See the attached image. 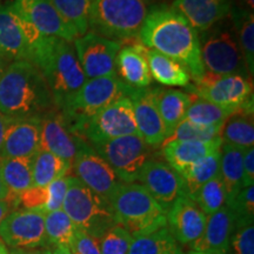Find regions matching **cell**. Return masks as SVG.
Wrapping results in <instances>:
<instances>
[{
	"mask_svg": "<svg viewBox=\"0 0 254 254\" xmlns=\"http://www.w3.org/2000/svg\"><path fill=\"white\" fill-rule=\"evenodd\" d=\"M221 139L214 141L173 140L161 145V153L167 164L182 176L196 161L221 147Z\"/></svg>",
	"mask_w": 254,
	"mask_h": 254,
	"instance_id": "obj_25",
	"label": "cell"
},
{
	"mask_svg": "<svg viewBox=\"0 0 254 254\" xmlns=\"http://www.w3.org/2000/svg\"><path fill=\"white\" fill-rule=\"evenodd\" d=\"M77 230L74 222L63 209L45 213V234L49 245L68 247Z\"/></svg>",
	"mask_w": 254,
	"mask_h": 254,
	"instance_id": "obj_36",
	"label": "cell"
},
{
	"mask_svg": "<svg viewBox=\"0 0 254 254\" xmlns=\"http://www.w3.org/2000/svg\"><path fill=\"white\" fill-rule=\"evenodd\" d=\"M57 109L46 80L34 64L11 63L0 77V113L11 120L43 118Z\"/></svg>",
	"mask_w": 254,
	"mask_h": 254,
	"instance_id": "obj_2",
	"label": "cell"
},
{
	"mask_svg": "<svg viewBox=\"0 0 254 254\" xmlns=\"http://www.w3.org/2000/svg\"><path fill=\"white\" fill-rule=\"evenodd\" d=\"M146 57L152 78L159 84L165 86H189L190 75L182 64L151 49H147Z\"/></svg>",
	"mask_w": 254,
	"mask_h": 254,
	"instance_id": "obj_28",
	"label": "cell"
},
{
	"mask_svg": "<svg viewBox=\"0 0 254 254\" xmlns=\"http://www.w3.org/2000/svg\"><path fill=\"white\" fill-rule=\"evenodd\" d=\"M9 120L11 119L6 118V117H4L1 113H0V152H1L2 142H4L5 133H6V129H7Z\"/></svg>",
	"mask_w": 254,
	"mask_h": 254,
	"instance_id": "obj_49",
	"label": "cell"
},
{
	"mask_svg": "<svg viewBox=\"0 0 254 254\" xmlns=\"http://www.w3.org/2000/svg\"><path fill=\"white\" fill-rule=\"evenodd\" d=\"M207 215L187 195L176 200L166 213V226L177 243L193 246L205 230Z\"/></svg>",
	"mask_w": 254,
	"mask_h": 254,
	"instance_id": "obj_19",
	"label": "cell"
},
{
	"mask_svg": "<svg viewBox=\"0 0 254 254\" xmlns=\"http://www.w3.org/2000/svg\"><path fill=\"white\" fill-rule=\"evenodd\" d=\"M32 158H5L0 160V174L11 194L19 195L33 186Z\"/></svg>",
	"mask_w": 254,
	"mask_h": 254,
	"instance_id": "obj_31",
	"label": "cell"
},
{
	"mask_svg": "<svg viewBox=\"0 0 254 254\" xmlns=\"http://www.w3.org/2000/svg\"><path fill=\"white\" fill-rule=\"evenodd\" d=\"M227 254H254V222L252 218L237 219Z\"/></svg>",
	"mask_w": 254,
	"mask_h": 254,
	"instance_id": "obj_40",
	"label": "cell"
},
{
	"mask_svg": "<svg viewBox=\"0 0 254 254\" xmlns=\"http://www.w3.org/2000/svg\"><path fill=\"white\" fill-rule=\"evenodd\" d=\"M245 148L222 142L220 147L219 177L226 192V204L236 196L243 186V160Z\"/></svg>",
	"mask_w": 254,
	"mask_h": 254,
	"instance_id": "obj_27",
	"label": "cell"
},
{
	"mask_svg": "<svg viewBox=\"0 0 254 254\" xmlns=\"http://www.w3.org/2000/svg\"><path fill=\"white\" fill-rule=\"evenodd\" d=\"M91 147L112 167L123 183L138 180L141 170L153 158V148L139 134L125 135Z\"/></svg>",
	"mask_w": 254,
	"mask_h": 254,
	"instance_id": "obj_9",
	"label": "cell"
},
{
	"mask_svg": "<svg viewBox=\"0 0 254 254\" xmlns=\"http://www.w3.org/2000/svg\"><path fill=\"white\" fill-rule=\"evenodd\" d=\"M237 219L236 213L227 205L222 206L213 214L207 215L204 233L192 246V250L227 254Z\"/></svg>",
	"mask_w": 254,
	"mask_h": 254,
	"instance_id": "obj_23",
	"label": "cell"
},
{
	"mask_svg": "<svg viewBox=\"0 0 254 254\" xmlns=\"http://www.w3.org/2000/svg\"><path fill=\"white\" fill-rule=\"evenodd\" d=\"M206 215L213 214L226 204V192L220 177H215L202 185L190 196Z\"/></svg>",
	"mask_w": 254,
	"mask_h": 254,
	"instance_id": "obj_38",
	"label": "cell"
},
{
	"mask_svg": "<svg viewBox=\"0 0 254 254\" xmlns=\"http://www.w3.org/2000/svg\"><path fill=\"white\" fill-rule=\"evenodd\" d=\"M40 134L39 118L9 120L0 160L5 158H32L40 150Z\"/></svg>",
	"mask_w": 254,
	"mask_h": 254,
	"instance_id": "obj_21",
	"label": "cell"
},
{
	"mask_svg": "<svg viewBox=\"0 0 254 254\" xmlns=\"http://www.w3.org/2000/svg\"><path fill=\"white\" fill-rule=\"evenodd\" d=\"M41 37L43 34L15 13L12 4L0 5V53L9 63L31 62Z\"/></svg>",
	"mask_w": 254,
	"mask_h": 254,
	"instance_id": "obj_12",
	"label": "cell"
},
{
	"mask_svg": "<svg viewBox=\"0 0 254 254\" xmlns=\"http://www.w3.org/2000/svg\"><path fill=\"white\" fill-rule=\"evenodd\" d=\"M199 43L205 72L217 75L251 77L233 25L230 26L219 21L201 32Z\"/></svg>",
	"mask_w": 254,
	"mask_h": 254,
	"instance_id": "obj_7",
	"label": "cell"
},
{
	"mask_svg": "<svg viewBox=\"0 0 254 254\" xmlns=\"http://www.w3.org/2000/svg\"><path fill=\"white\" fill-rule=\"evenodd\" d=\"M173 7L194 30L204 32L231 13L232 0H174Z\"/></svg>",
	"mask_w": 254,
	"mask_h": 254,
	"instance_id": "obj_22",
	"label": "cell"
},
{
	"mask_svg": "<svg viewBox=\"0 0 254 254\" xmlns=\"http://www.w3.org/2000/svg\"><path fill=\"white\" fill-rule=\"evenodd\" d=\"M86 145L88 142L75 132L62 111L55 109L41 118L40 150L51 152L72 165Z\"/></svg>",
	"mask_w": 254,
	"mask_h": 254,
	"instance_id": "obj_15",
	"label": "cell"
},
{
	"mask_svg": "<svg viewBox=\"0 0 254 254\" xmlns=\"http://www.w3.org/2000/svg\"><path fill=\"white\" fill-rule=\"evenodd\" d=\"M0 240L9 249L46 247L45 213L40 209H15L0 224Z\"/></svg>",
	"mask_w": 254,
	"mask_h": 254,
	"instance_id": "obj_13",
	"label": "cell"
},
{
	"mask_svg": "<svg viewBox=\"0 0 254 254\" xmlns=\"http://www.w3.org/2000/svg\"><path fill=\"white\" fill-rule=\"evenodd\" d=\"M72 165L45 150H39L32 158L33 186L47 187L59 178L67 176Z\"/></svg>",
	"mask_w": 254,
	"mask_h": 254,
	"instance_id": "obj_30",
	"label": "cell"
},
{
	"mask_svg": "<svg viewBox=\"0 0 254 254\" xmlns=\"http://www.w3.org/2000/svg\"><path fill=\"white\" fill-rule=\"evenodd\" d=\"M244 1L246 2V5L249 6V7H251V8L254 7V0H244Z\"/></svg>",
	"mask_w": 254,
	"mask_h": 254,
	"instance_id": "obj_56",
	"label": "cell"
},
{
	"mask_svg": "<svg viewBox=\"0 0 254 254\" xmlns=\"http://www.w3.org/2000/svg\"><path fill=\"white\" fill-rule=\"evenodd\" d=\"M0 254H9L7 247L5 246V244L0 240Z\"/></svg>",
	"mask_w": 254,
	"mask_h": 254,
	"instance_id": "obj_54",
	"label": "cell"
},
{
	"mask_svg": "<svg viewBox=\"0 0 254 254\" xmlns=\"http://www.w3.org/2000/svg\"><path fill=\"white\" fill-rule=\"evenodd\" d=\"M146 52L147 47L135 43L120 49L117 56L116 69L123 81L133 88H147L152 84Z\"/></svg>",
	"mask_w": 254,
	"mask_h": 254,
	"instance_id": "obj_24",
	"label": "cell"
},
{
	"mask_svg": "<svg viewBox=\"0 0 254 254\" xmlns=\"http://www.w3.org/2000/svg\"><path fill=\"white\" fill-rule=\"evenodd\" d=\"M64 20L80 37L88 30L92 0H50Z\"/></svg>",
	"mask_w": 254,
	"mask_h": 254,
	"instance_id": "obj_37",
	"label": "cell"
},
{
	"mask_svg": "<svg viewBox=\"0 0 254 254\" xmlns=\"http://www.w3.org/2000/svg\"><path fill=\"white\" fill-rule=\"evenodd\" d=\"M68 250L71 254H101L99 238L78 228Z\"/></svg>",
	"mask_w": 254,
	"mask_h": 254,
	"instance_id": "obj_44",
	"label": "cell"
},
{
	"mask_svg": "<svg viewBox=\"0 0 254 254\" xmlns=\"http://www.w3.org/2000/svg\"><path fill=\"white\" fill-rule=\"evenodd\" d=\"M133 237L122 225L107 228L99 237L101 254H127Z\"/></svg>",
	"mask_w": 254,
	"mask_h": 254,
	"instance_id": "obj_41",
	"label": "cell"
},
{
	"mask_svg": "<svg viewBox=\"0 0 254 254\" xmlns=\"http://www.w3.org/2000/svg\"><path fill=\"white\" fill-rule=\"evenodd\" d=\"M72 167L77 179L109 201L123 184L112 167L91 147V145H86L79 152Z\"/></svg>",
	"mask_w": 254,
	"mask_h": 254,
	"instance_id": "obj_16",
	"label": "cell"
},
{
	"mask_svg": "<svg viewBox=\"0 0 254 254\" xmlns=\"http://www.w3.org/2000/svg\"><path fill=\"white\" fill-rule=\"evenodd\" d=\"M152 95H153V100L166 128L167 139L172 134L176 127L185 119L187 110L192 103L193 95L179 90H168V88L160 87L152 88Z\"/></svg>",
	"mask_w": 254,
	"mask_h": 254,
	"instance_id": "obj_26",
	"label": "cell"
},
{
	"mask_svg": "<svg viewBox=\"0 0 254 254\" xmlns=\"http://www.w3.org/2000/svg\"><path fill=\"white\" fill-rule=\"evenodd\" d=\"M47 201L46 187L32 186L18 195V206H23L25 209H40L44 212ZM45 213V212H44Z\"/></svg>",
	"mask_w": 254,
	"mask_h": 254,
	"instance_id": "obj_45",
	"label": "cell"
},
{
	"mask_svg": "<svg viewBox=\"0 0 254 254\" xmlns=\"http://www.w3.org/2000/svg\"><path fill=\"white\" fill-rule=\"evenodd\" d=\"M31 63L46 80L56 107L62 110L87 80L69 41L43 36L34 47Z\"/></svg>",
	"mask_w": 254,
	"mask_h": 254,
	"instance_id": "obj_3",
	"label": "cell"
},
{
	"mask_svg": "<svg viewBox=\"0 0 254 254\" xmlns=\"http://www.w3.org/2000/svg\"><path fill=\"white\" fill-rule=\"evenodd\" d=\"M190 90L196 97L219 106L253 113V84L241 75H217L205 72Z\"/></svg>",
	"mask_w": 254,
	"mask_h": 254,
	"instance_id": "obj_10",
	"label": "cell"
},
{
	"mask_svg": "<svg viewBox=\"0 0 254 254\" xmlns=\"http://www.w3.org/2000/svg\"><path fill=\"white\" fill-rule=\"evenodd\" d=\"M219 163H220V148L200 159L185 173L182 174L185 194L190 198L202 185L218 177Z\"/></svg>",
	"mask_w": 254,
	"mask_h": 254,
	"instance_id": "obj_34",
	"label": "cell"
},
{
	"mask_svg": "<svg viewBox=\"0 0 254 254\" xmlns=\"http://www.w3.org/2000/svg\"><path fill=\"white\" fill-rule=\"evenodd\" d=\"M11 196V193L7 187H6L4 180H2L1 174H0V200H7Z\"/></svg>",
	"mask_w": 254,
	"mask_h": 254,
	"instance_id": "obj_50",
	"label": "cell"
},
{
	"mask_svg": "<svg viewBox=\"0 0 254 254\" xmlns=\"http://www.w3.org/2000/svg\"><path fill=\"white\" fill-rule=\"evenodd\" d=\"M18 206V196L17 195H12L9 196L7 200H0V224L1 221L4 220L6 215L8 213H11L13 211V208H15Z\"/></svg>",
	"mask_w": 254,
	"mask_h": 254,
	"instance_id": "obj_47",
	"label": "cell"
},
{
	"mask_svg": "<svg viewBox=\"0 0 254 254\" xmlns=\"http://www.w3.org/2000/svg\"><path fill=\"white\" fill-rule=\"evenodd\" d=\"M132 90L133 87L125 84L118 75L87 79L59 111H62L75 132L84 138L88 120L120 98L129 97Z\"/></svg>",
	"mask_w": 254,
	"mask_h": 254,
	"instance_id": "obj_6",
	"label": "cell"
},
{
	"mask_svg": "<svg viewBox=\"0 0 254 254\" xmlns=\"http://www.w3.org/2000/svg\"><path fill=\"white\" fill-rule=\"evenodd\" d=\"M243 186L254 185V147L245 148L243 160Z\"/></svg>",
	"mask_w": 254,
	"mask_h": 254,
	"instance_id": "obj_46",
	"label": "cell"
},
{
	"mask_svg": "<svg viewBox=\"0 0 254 254\" xmlns=\"http://www.w3.org/2000/svg\"><path fill=\"white\" fill-rule=\"evenodd\" d=\"M138 180L166 213L178 198L186 195L182 176L164 161H148Z\"/></svg>",
	"mask_w": 254,
	"mask_h": 254,
	"instance_id": "obj_17",
	"label": "cell"
},
{
	"mask_svg": "<svg viewBox=\"0 0 254 254\" xmlns=\"http://www.w3.org/2000/svg\"><path fill=\"white\" fill-rule=\"evenodd\" d=\"M117 224L132 237L166 226V212L140 184L123 183L110 199Z\"/></svg>",
	"mask_w": 254,
	"mask_h": 254,
	"instance_id": "obj_5",
	"label": "cell"
},
{
	"mask_svg": "<svg viewBox=\"0 0 254 254\" xmlns=\"http://www.w3.org/2000/svg\"><path fill=\"white\" fill-rule=\"evenodd\" d=\"M139 40L147 49L182 64L194 81L204 77L198 32L173 6L155 4L148 8Z\"/></svg>",
	"mask_w": 254,
	"mask_h": 254,
	"instance_id": "obj_1",
	"label": "cell"
},
{
	"mask_svg": "<svg viewBox=\"0 0 254 254\" xmlns=\"http://www.w3.org/2000/svg\"><path fill=\"white\" fill-rule=\"evenodd\" d=\"M225 205L236 213L237 218L254 219V186L244 187L230 202Z\"/></svg>",
	"mask_w": 254,
	"mask_h": 254,
	"instance_id": "obj_42",
	"label": "cell"
},
{
	"mask_svg": "<svg viewBox=\"0 0 254 254\" xmlns=\"http://www.w3.org/2000/svg\"><path fill=\"white\" fill-rule=\"evenodd\" d=\"M8 63H9L8 60L6 59L5 57L1 55V53H0V77H1V75H2V73L5 72V69L7 68V66L9 65Z\"/></svg>",
	"mask_w": 254,
	"mask_h": 254,
	"instance_id": "obj_52",
	"label": "cell"
},
{
	"mask_svg": "<svg viewBox=\"0 0 254 254\" xmlns=\"http://www.w3.org/2000/svg\"><path fill=\"white\" fill-rule=\"evenodd\" d=\"M222 125L218 126H204L198 125L189 120L184 119L182 123L176 127L172 134H171L164 142L173 140L183 141H214L219 140L221 133ZM163 142V144H164Z\"/></svg>",
	"mask_w": 254,
	"mask_h": 254,
	"instance_id": "obj_39",
	"label": "cell"
},
{
	"mask_svg": "<svg viewBox=\"0 0 254 254\" xmlns=\"http://www.w3.org/2000/svg\"><path fill=\"white\" fill-rule=\"evenodd\" d=\"M127 254H183L167 226L133 237Z\"/></svg>",
	"mask_w": 254,
	"mask_h": 254,
	"instance_id": "obj_29",
	"label": "cell"
},
{
	"mask_svg": "<svg viewBox=\"0 0 254 254\" xmlns=\"http://www.w3.org/2000/svg\"><path fill=\"white\" fill-rule=\"evenodd\" d=\"M68 182L69 177L65 176L55 180V182L51 183L50 185L46 187L47 201L45 207H44V212H45V213L58 211V209L63 208L64 200H65L66 193H67Z\"/></svg>",
	"mask_w": 254,
	"mask_h": 254,
	"instance_id": "obj_43",
	"label": "cell"
},
{
	"mask_svg": "<svg viewBox=\"0 0 254 254\" xmlns=\"http://www.w3.org/2000/svg\"><path fill=\"white\" fill-rule=\"evenodd\" d=\"M138 127V134L146 144L158 146L166 139V128L152 95V88H133L129 94Z\"/></svg>",
	"mask_w": 254,
	"mask_h": 254,
	"instance_id": "obj_20",
	"label": "cell"
},
{
	"mask_svg": "<svg viewBox=\"0 0 254 254\" xmlns=\"http://www.w3.org/2000/svg\"><path fill=\"white\" fill-rule=\"evenodd\" d=\"M50 254H71L68 247L65 246H56L55 249H51Z\"/></svg>",
	"mask_w": 254,
	"mask_h": 254,
	"instance_id": "obj_51",
	"label": "cell"
},
{
	"mask_svg": "<svg viewBox=\"0 0 254 254\" xmlns=\"http://www.w3.org/2000/svg\"><path fill=\"white\" fill-rule=\"evenodd\" d=\"M221 141L241 148L253 147L254 124L253 113L237 112L228 118L221 127Z\"/></svg>",
	"mask_w": 254,
	"mask_h": 254,
	"instance_id": "obj_32",
	"label": "cell"
},
{
	"mask_svg": "<svg viewBox=\"0 0 254 254\" xmlns=\"http://www.w3.org/2000/svg\"><path fill=\"white\" fill-rule=\"evenodd\" d=\"M189 254H220V253H217V252H207V251H194V250H192Z\"/></svg>",
	"mask_w": 254,
	"mask_h": 254,
	"instance_id": "obj_53",
	"label": "cell"
},
{
	"mask_svg": "<svg viewBox=\"0 0 254 254\" xmlns=\"http://www.w3.org/2000/svg\"><path fill=\"white\" fill-rule=\"evenodd\" d=\"M12 7L19 17L30 23L43 36L57 37L69 43L79 37L50 0H15Z\"/></svg>",
	"mask_w": 254,
	"mask_h": 254,
	"instance_id": "obj_18",
	"label": "cell"
},
{
	"mask_svg": "<svg viewBox=\"0 0 254 254\" xmlns=\"http://www.w3.org/2000/svg\"><path fill=\"white\" fill-rule=\"evenodd\" d=\"M62 209L78 228L98 238L117 224L109 200L97 194L75 177H69Z\"/></svg>",
	"mask_w": 254,
	"mask_h": 254,
	"instance_id": "obj_8",
	"label": "cell"
},
{
	"mask_svg": "<svg viewBox=\"0 0 254 254\" xmlns=\"http://www.w3.org/2000/svg\"><path fill=\"white\" fill-rule=\"evenodd\" d=\"M145 0H92L88 28L107 39L134 41L148 13Z\"/></svg>",
	"mask_w": 254,
	"mask_h": 254,
	"instance_id": "obj_4",
	"label": "cell"
},
{
	"mask_svg": "<svg viewBox=\"0 0 254 254\" xmlns=\"http://www.w3.org/2000/svg\"><path fill=\"white\" fill-rule=\"evenodd\" d=\"M238 111L219 106L217 104L201 99L193 94L192 103L187 110L185 119L198 125L204 126H218L224 125V123L230 118L232 114Z\"/></svg>",
	"mask_w": 254,
	"mask_h": 254,
	"instance_id": "obj_35",
	"label": "cell"
},
{
	"mask_svg": "<svg viewBox=\"0 0 254 254\" xmlns=\"http://www.w3.org/2000/svg\"><path fill=\"white\" fill-rule=\"evenodd\" d=\"M146 2H147V4H163L164 1H166V0H145Z\"/></svg>",
	"mask_w": 254,
	"mask_h": 254,
	"instance_id": "obj_55",
	"label": "cell"
},
{
	"mask_svg": "<svg viewBox=\"0 0 254 254\" xmlns=\"http://www.w3.org/2000/svg\"><path fill=\"white\" fill-rule=\"evenodd\" d=\"M9 254H50L51 249L49 247H39V249H28V250H21V249H11L8 251Z\"/></svg>",
	"mask_w": 254,
	"mask_h": 254,
	"instance_id": "obj_48",
	"label": "cell"
},
{
	"mask_svg": "<svg viewBox=\"0 0 254 254\" xmlns=\"http://www.w3.org/2000/svg\"><path fill=\"white\" fill-rule=\"evenodd\" d=\"M232 24L251 77L254 73V18L247 8L232 7Z\"/></svg>",
	"mask_w": 254,
	"mask_h": 254,
	"instance_id": "obj_33",
	"label": "cell"
},
{
	"mask_svg": "<svg viewBox=\"0 0 254 254\" xmlns=\"http://www.w3.org/2000/svg\"><path fill=\"white\" fill-rule=\"evenodd\" d=\"M132 134H138V127L128 97L120 98L92 117L84 131V138L88 145Z\"/></svg>",
	"mask_w": 254,
	"mask_h": 254,
	"instance_id": "obj_11",
	"label": "cell"
},
{
	"mask_svg": "<svg viewBox=\"0 0 254 254\" xmlns=\"http://www.w3.org/2000/svg\"><path fill=\"white\" fill-rule=\"evenodd\" d=\"M120 41L111 40L93 32H86L74 40V51L86 79L117 75V56Z\"/></svg>",
	"mask_w": 254,
	"mask_h": 254,
	"instance_id": "obj_14",
	"label": "cell"
}]
</instances>
